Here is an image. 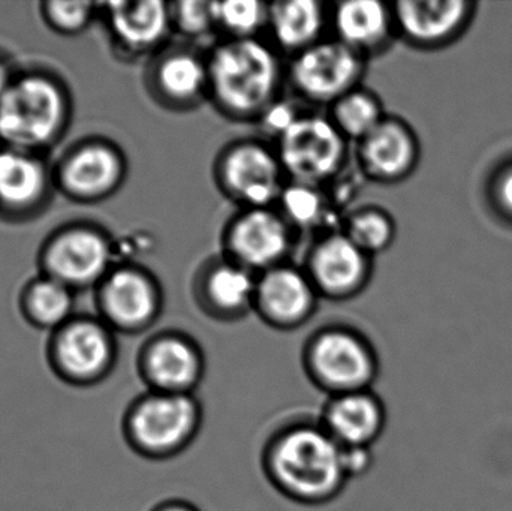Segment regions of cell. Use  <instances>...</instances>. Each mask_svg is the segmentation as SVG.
Returning a JSON list of instances; mask_svg holds the SVG:
<instances>
[{
    "instance_id": "836d02e7",
    "label": "cell",
    "mask_w": 512,
    "mask_h": 511,
    "mask_svg": "<svg viewBox=\"0 0 512 511\" xmlns=\"http://www.w3.org/2000/svg\"><path fill=\"white\" fill-rule=\"evenodd\" d=\"M297 119L295 111L288 104H276L268 107L264 122L270 131L282 135L291 128L292 123Z\"/></svg>"
},
{
    "instance_id": "e575fe53",
    "label": "cell",
    "mask_w": 512,
    "mask_h": 511,
    "mask_svg": "<svg viewBox=\"0 0 512 511\" xmlns=\"http://www.w3.org/2000/svg\"><path fill=\"white\" fill-rule=\"evenodd\" d=\"M496 203L499 209L512 219V167L507 168L496 180L495 189Z\"/></svg>"
},
{
    "instance_id": "6da1fadb",
    "label": "cell",
    "mask_w": 512,
    "mask_h": 511,
    "mask_svg": "<svg viewBox=\"0 0 512 511\" xmlns=\"http://www.w3.org/2000/svg\"><path fill=\"white\" fill-rule=\"evenodd\" d=\"M262 471L286 500L300 506L330 504L345 491L342 447L319 422L289 423L262 450Z\"/></svg>"
},
{
    "instance_id": "5b68a950",
    "label": "cell",
    "mask_w": 512,
    "mask_h": 511,
    "mask_svg": "<svg viewBox=\"0 0 512 511\" xmlns=\"http://www.w3.org/2000/svg\"><path fill=\"white\" fill-rule=\"evenodd\" d=\"M48 365L62 383L72 387L104 383L117 362V344L107 324L80 318L56 330L47 350Z\"/></svg>"
},
{
    "instance_id": "603a6c76",
    "label": "cell",
    "mask_w": 512,
    "mask_h": 511,
    "mask_svg": "<svg viewBox=\"0 0 512 511\" xmlns=\"http://www.w3.org/2000/svg\"><path fill=\"white\" fill-rule=\"evenodd\" d=\"M45 189V171L18 150L0 153V203L12 209L35 203Z\"/></svg>"
},
{
    "instance_id": "7a4b0ae2",
    "label": "cell",
    "mask_w": 512,
    "mask_h": 511,
    "mask_svg": "<svg viewBox=\"0 0 512 511\" xmlns=\"http://www.w3.org/2000/svg\"><path fill=\"white\" fill-rule=\"evenodd\" d=\"M203 420L197 395L146 390L126 408L122 434L135 455L147 461H170L197 440Z\"/></svg>"
},
{
    "instance_id": "4dcf8cb0",
    "label": "cell",
    "mask_w": 512,
    "mask_h": 511,
    "mask_svg": "<svg viewBox=\"0 0 512 511\" xmlns=\"http://www.w3.org/2000/svg\"><path fill=\"white\" fill-rule=\"evenodd\" d=\"M174 18L180 29L192 36L204 35L218 24L215 2H203V0L177 3Z\"/></svg>"
},
{
    "instance_id": "9a60e30c",
    "label": "cell",
    "mask_w": 512,
    "mask_h": 511,
    "mask_svg": "<svg viewBox=\"0 0 512 511\" xmlns=\"http://www.w3.org/2000/svg\"><path fill=\"white\" fill-rule=\"evenodd\" d=\"M224 179L234 194L254 206H264L279 194V165L254 144L237 147L227 156Z\"/></svg>"
},
{
    "instance_id": "7c38bea8",
    "label": "cell",
    "mask_w": 512,
    "mask_h": 511,
    "mask_svg": "<svg viewBox=\"0 0 512 511\" xmlns=\"http://www.w3.org/2000/svg\"><path fill=\"white\" fill-rule=\"evenodd\" d=\"M48 267L63 285H84L98 279L110 263V248L95 231L72 230L54 240Z\"/></svg>"
},
{
    "instance_id": "cb8c5ba5",
    "label": "cell",
    "mask_w": 512,
    "mask_h": 511,
    "mask_svg": "<svg viewBox=\"0 0 512 511\" xmlns=\"http://www.w3.org/2000/svg\"><path fill=\"white\" fill-rule=\"evenodd\" d=\"M24 305L30 323L42 329L57 330L69 321L72 299L66 285L47 279L30 288Z\"/></svg>"
},
{
    "instance_id": "f546056e",
    "label": "cell",
    "mask_w": 512,
    "mask_h": 511,
    "mask_svg": "<svg viewBox=\"0 0 512 511\" xmlns=\"http://www.w3.org/2000/svg\"><path fill=\"white\" fill-rule=\"evenodd\" d=\"M283 209L297 224L310 225L318 221L322 212L319 195L306 185L292 186L282 195Z\"/></svg>"
},
{
    "instance_id": "7402d4cb",
    "label": "cell",
    "mask_w": 512,
    "mask_h": 511,
    "mask_svg": "<svg viewBox=\"0 0 512 511\" xmlns=\"http://www.w3.org/2000/svg\"><path fill=\"white\" fill-rule=\"evenodd\" d=\"M334 21L340 42L357 50L375 47L384 41L390 27V14L381 2L351 0L340 3Z\"/></svg>"
},
{
    "instance_id": "d4e9b609",
    "label": "cell",
    "mask_w": 512,
    "mask_h": 511,
    "mask_svg": "<svg viewBox=\"0 0 512 511\" xmlns=\"http://www.w3.org/2000/svg\"><path fill=\"white\" fill-rule=\"evenodd\" d=\"M255 293L251 276L239 267H218L207 282V297L213 308L222 314L236 315L245 311Z\"/></svg>"
},
{
    "instance_id": "d6986e66",
    "label": "cell",
    "mask_w": 512,
    "mask_h": 511,
    "mask_svg": "<svg viewBox=\"0 0 512 511\" xmlns=\"http://www.w3.org/2000/svg\"><path fill=\"white\" fill-rule=\"evenodd\" d=\"M110 24L116 38L131 50H147L168 30L170 11L159 0L110 3Z\"/></svg>"
},
{
    "instance_id": "d590c367",
    "label": "cell",
    "mask_w": 512,
    "mask_h": 511,
    "mask_svg": "<svg viewBox=\"0 0 512 511\" xmlns=\"http://www.w3.org/2000/svg\"><path fill=\"white\" fill-rule=\"evenodd\" d=\"M150 511H201L194 504L189 503L185 500H177V498H171V500L161 501L156 504Z\"/></svg>"
},
{
    "instance_id": "30bf717a",
    "label": "cell",
    "mask_w": 512,
    "mask_h": 511,
    "mask_svg": "<svg viewBox=\"0 0 512 511\" xmlns=\"http://www.w3.org/2000/svg\"><path fill=\"white\" fill-rule=\"evenodd\" d=\"M387 407L372 389L328 396L322 428L342 449L373 447L387 428Z\"/></svg>"
},
{
    "instance_id": "d6a6232c",
    "label": "cell",
    "mask_w": 512,
    "mask_h": 511,
    "mask_svg": "<svg viewBox=\"0 0 512 511\" xmlns=\"http://www.w3.org/2000/svg\"><path fill=\"white\" fill-rule=\"evenodd\" d=\"M343 470L349 482L360 479L372 470L375 464L372 447H349L342 449Z\"/></svg>"
},
{
    "instance_id": "4316f807",
    "label": "cell",
    "mask_w": 512,
    "mask_h": 511,
    "mask_svg": "<svg viewBox=\"0 0 512 511\" xmlns=\"http://www.w3.org/2000/svg\"><path fill=\"white\" fill-rule=\"evenodd\" d=\"M334 116L343 134L361 140L382 122L378 104L366 93H348L340 98Z\"/></svg>"
},
{
    "instance_id": "484cf974",
    "label": "cell",
    "mask_w": 512,
    "mask_h": 511,
    "mask_svg": "<svg viewBox=\"0 0 512 511\" xmlns=\"http://www.w3.org/2000/svg\"><path fill=\"white\" fill-rule=\"evenodd\" d=\"M158 80L165 95L185 101L204 89L209 81V69L191 54H173L159 66Z\"/></svg>"
},
{
    "instance_id": "44dd1931",
    "label": "cell",
    "mask_w": 512,
    "mask_h": 511,
    "mask_svg": "<svg viewBox=\"0 0 512 511\" xmlns=\"http://www.w3.org/2000/svg\"><path fill=\"white\" fill-rule=\"evenodd\" d=\"M268 21L282 47L306 50L321 32L324 12L315 0H289L271 5Z\"/></svg>"
},
{
    "instance_id": "ba28073f",
    "label": "cell",
    "mask_w": 512,
    "mask_h": 511,
    "mask_svg": "<svg viewBox=\"0 0 512 511\" xmlns=\"http://www.w3.org/2000/svg\"><path fill=\"white\" fill-rule=\"evenodd\" d=\"M343 153L339 129L321 117H298L280 135V161L301 183L330 177L342 164Z\"/></svg>"
},
{
    "instance_id": "2e32d148",
    "label": "cell",
    "mask_w": 512,
    "mask_h": 511,
    "mask_svg": "<svg viewBox=\"0 0 512 511\" xmlns=\"http://www.w3.org/2000/svg\"><path fill=\"white\" fill-rule=\"evenodd\" d=\"M230 245L234 255L246 266L265 267L285 254L288 234L276 215L256 209L234 224Z\"/></svg>"
},
{
    "instance_id": "ac0fdd59",
    "label": "cell",
    "mask_w": 512,
    "mask_h": 511,
    "mask_svg": "<svg viewBox=\"0 0 512 511\" xmlns=\"http://www.w3.org/2000/svg\"><path fill=\"white\" fill-rule=\"evenodd\" d=\"M361 158L376 176L397 179L414 167L417 144L405 126L381 122L364 138Z\"/></svg>"
},
{
    "instance_id": "4fadbf2b",
    "label": "cell",
    "mask_w": 512,
    "mask_h": 511,
    "mask_svg": "<svg viewBox=\"0 0 512 511\" xmlns=\"http://www.w3.org/2000/svg\"><path fill=\"white\" fill-rule=\"evenodd\" d=\"M256 302L262 317L280 329L303 323L313 309V290L303 275L292 269L265 273L256 287Z\"/></svg>"
},
{
    "instance_id": "9c48e42d",
    "label": "cell",
    "mask_w": 512,
    "mask_h": 511,
    "mask_svg": "<svg viewBox=\"0 0 512 511\" xmlns=\"http://www.w3.org/2000/svg\"><path fill=\"white\" fill-rule=\"evenodd\" d=\"M360 71L355 50L340 41L322 42L301 51L292 65V78L307 98L325 102L348 95Z\"/></svg>"
},
{
    "instance_id": "52a82bcc",
    "label": "cell",
    "mask_w": 512,
    "mask_h": 511,
    "mask_svg": "<svg viewBox=\"0 0 512 511\" xmlns=\"http://www.w3.org/2000/svg\"><path fill=\"white\" fill-rule=\"evenodd\" d=\"M138 375L147 390L195 395L206 375V359L192 339L165 333L144 345L138 356Z\"/></svg>"
},
{
    "instance_id": "277c9868",
    "label": "cell",
    "mask_w": 512,
    "mask_h": 511,
    "mask_svg": "<svg viewBox=\"0 0 512 511\" xmlns=\"http://www.w3.org/2000/svg\"><path fill=\"white\" fill-rule=\"evenodd\" d=\"M304 374L327 396L372 389L379 360L372 345L352 330L325 329L303 351Z\"/></svg>"
},
{
    "instance_id": "ffe728a7",
    "label": "cell",
    "mask_w": 512,
    "mask_h": 511,
    "mask_svg": "<svg viewBox=\"0 0 512 511\" xmlns=\"http://www.w3.org/2000/svg\"><path fill=\"white\" fill-rule=\"evenodd\" d=\"M120 162L113 150L99 144L83 147L63 168L66 188L80 197H98L119 180Z\"/></svg>"
},
{
    "instance_id": "8992f818",
    "label": "cell",
    "mask_w": 512,
    "mask_h": 511,
    "mask_svg": "<svg viewBox=\"0 0 512 511\" xmlns=\"http://www.w3.org/2000/svg\"><path fill=\"white\" fill-rule=\"evenodd\" d=\"M65 111V98L53 81L23 78L0 98V137L17 149L44 146L62 128Z\"/></svg>"
},
{
    "instance_id": "e0dca14e",
    "label": "cell",
    "mask_w": 512,
    "mask_h": 511,
    "mask_svg": "<svg viewBox=\"0 0 512 511\" xmlns=\"http://www.w3.org/2000/svg\"><path fill=\"white\" fill-rule=\"evenodd\" d=\"M312 273L325 293H351L366 273L364 252L348 236L328 237L313 252Z\"/></svg>"
},
{
    "instance_id": "8d00e7d4",
    "label": "cell",
    "mask_w": 512,
    "mask_h": 511,
    "mask_svg": "<svg viewBox=\"0 0 512 511\" xmlns=\"http://www.w3.org/2000/svg\"><path fill=\"white\" fill-rule=\"evenodd\" d=\"M12 81L9 78L8 71H6L5 66L0 65V98L5 95L6 90L11 87Z\"/></svg>"
},
{
    "instance_id": "8fae6325",
    "label": "cell",
    "mask_w": 512,
    "mask_h": 511,
    "mask_svg": "<svg viewBox=\"0 0 512 511\" xmlns=\"http://www.w3.org/2000/svg\"><path fill=\"white\" fill-rule=\"evenodd\" d=\"M101 305L108 327L122 332H140L158 312L155 288L146 276L132 270H120L108 279Z\"/></svg>"
},
{
    "instance_id": "3957f363",
    "label": "cell",
    "mask_w": 512,
    "mask_h": 511,
    "mask_svg": "<svg viewBox=\"0 0 512 511\" xmlns=\"http://www.w3.org/2000/svg\"><path fill=\"white\" fill-rule=\"evenodd\" d=\"M207 69L216 98L237 114H251L265 107L279 75L274 54L252 38L219 47Z\"/></svg>"
},
{
    "instance_id": "83f0119b",
    "label": "cell",
    "mask_w": 512,
    "mask_h": 511,
    "mask_svg": "<svg viewBox=\"0 0 512 511\" xmlns=\"http://www.w3.org/2000/svg\"><path fill=\"white\" fill-rule=\"evenodd\" d=\"M216 20L237 39L251 38L268 21L270 6L256 0L215 2Z\"/></svg>"
},
{
    "instance_id": "1f68e13d",
    "label": "cell",
    "mask_w": 512,
    "mask_h": 511,
    "mask_svg": "<svg viewBox=\"0 0 512 511\" xmlns=\"http://www.w3.org/2000/svg\"><path fill=\"white\" fill-rule=\"evenodd\" d=\"M51 23L63 30H77L90 17L89 3L53 2L48 5Z\"/></svg>"
},
{
    "instance_id": "5bb4252c",
    "label": "cell",
    "mask_w": 512,
    "mask_h": 511,
    "mask_svg": "<svg viewBox=\"0 0 512 511\" xmlns=\"http://www.w3.org/2000/svg\"><path fill=\"white\" fill-rule=\"evenodd\" d=\"M465 0H414L396 6V18L405 35L420 44H441L463 30L472 15Z\"/></svg>"
},
{
    "instance_id": "f1b7e54d",
    "label": "cell",
    "mask_w": 512,
    "mask_h": 511,
    "mask_svg": "<svg viewBox=\"0 0 512 511\" xmlns=\"http://www.w3.org/2000/svg\"><path fill=\"white\" fill-rule=\"evenodd\" d=\"M346 236L363 252L384 249L393 237V227L387 216L376 212H364L351 219Z\"/></svg>"
}]
</instances>
